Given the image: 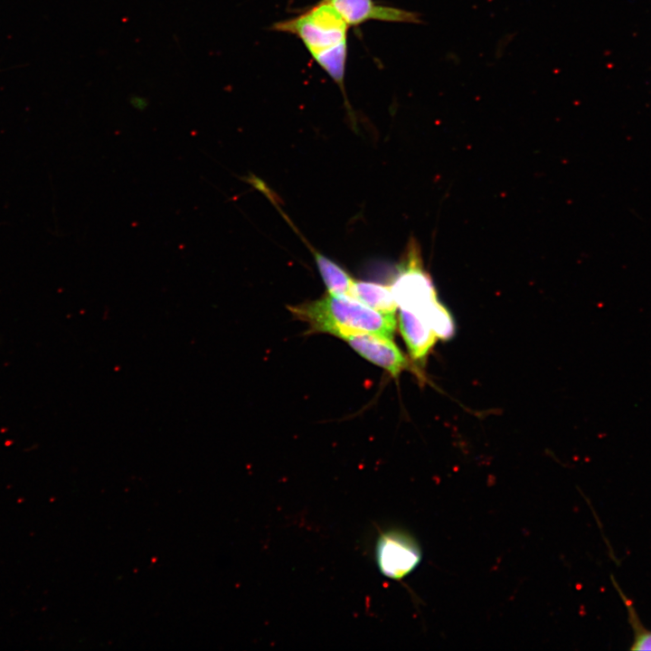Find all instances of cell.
<instances>
[{
    "label": "cell",
    "mask_w": 651,
    "mask_h": 651,
    "mask_svg": "<svg viewBox=\"0 0 651 651\" xmlns=\"http://www.w3.org/2000/svg\"><path fill=\"white\" fill-rule=\"evenodd\" d=\"M349 25L330 0H321L301 14L278 22L272 29L298 37L316 62L344 89Z\"/></svg>",
    "instance_id": "6da1fadb"
},
{
    "label": "cell",
    "mask_w": 651,
    "mask_h": 651,
    "mask_svg": "<svg viewBox=\"0 0 651 651\" xmlns=\"http://www.w3.org/2000/svg\"><path fill=\"white\" fill-rule=\"evenodd\" d=\"M289 310L313 331L338 337L345 333L366 332L391 338L396 328L394 314L373 309L348 295L328 293Z\"/></svg>",
    "instance_id": "7a4b0ae2"
},
{
    "label": "cell",
    "mask_w": 651,
    "mask_h": 651,
    "mask_svg": "<svg viewBox=\"0 0 651 651\" xmlns=\"http://www.w3.org/2000/svg\"><path fill=\"white\" fill-rule=\"evenodd\" d=\"M391 288L398 307L418 314L438 299L432 280L423 268L420 247L414 240L406 248Z\"/></svg>",
    "instance_id": "3957f363"
},
{
    "label": "cell",
    "mask_w": 651,
    "mask_h": 651,
    "mask_svg": "<svg viewBox=\"0 0 651 651\" xmlns=\"http://www.w3.org/2000/svg\"><path fill=\"white\" fill-rule=\"evenodd\" d=\"M421 556L419 542L404 530L388 529L376 540V565L390 580H401L407 577L420 565Z\"/></svg>",
    "instance_id": "277c9868"
},
{
    "label": "cell",
    "mask_w": 651,
    "mask_h": 651,
    "mask_svg": "<svg viewBox=\"0 0 651 651\" xmlns=\"http://www.w3.org/2000/svg\"><path fill=\"white\" fill-rule=\"evenodd\" d=\"M339 337L361 356L392 376L399 375L408 365L403 354L390 337L366 332L345 333Z\"/></svg>",
    "instance_id": "5b68a950"
},
{
    "label": "cell",
    "mask_w": 651,
    "mask_h": 651,
    "mask_svg": "<svg viewBox=\"0 0 651 651\" xmlns=\"http://www.w3.org/2000/svg\"><path fill=\"white\" fill-rule=\"evenodd\" d=\"M343 19L350 25L374 20L391 23H420L418 14L380 5L373 0H330Z\"/></svg>",
    "instance_id": "8992f818"
},
{
    "label": "cell",
    "mask_w": 651,
    "mask_h": 651,
    "mask_svg": "<svg viewBox=\"0 0 651 651\" xmlns=\"http://www.w3.org/2000/svg\"><path fill=\"white\" fill-rule=\"evenodd\" d=\"M399 327L410 356L415 361H424L437 337L418 313L400 308Z\"/></svg>",
    "instance_id": "52a82bcc"
},
{
    "label": "cell",
    "mask_w": 651,
    "mask_h": 651,
    "mask_svg": "<svg viewBox=\"0 0 651 651\" xmlns=\"http://www.w3.org/2000/svg\"><path fill=\"white\" fill-rule=\"evenodd\" d=\"M349 296L382 313L394 314L398 307L391 286L354 280Z\"/></svg>",
    "instance_id": "ba28073f"
},
{
    "label": "cell",
    "mask_w": 651,
    "mask_h": 651,
    "mask_svg": "<svg viewBox=\"0 0 651 651\" xmlns=\"http://www.w3.org/2000/svg\"><path fill=\"white\" fill-rule=\"evenodd\" d=\"M319 273L328 290L335 295H348L353 285V278L339 265L310 248Z\"/></svg>",
    "instance_id": "9c48e42d"
},
{
    "label": "cell",
    "mask_w": 651,
    "mask_h": 651,
    "mask_svg": "<svg viewBox=\"0 0 651 651\" xmlns=\"http://www.w3.org/2000/svg\"><path fill=\"white\" fill-rule=\"evenodd\" d=\"M428 323L437 338L448 340L455 335L456 326L449 311L438 299L420 314Z\"/></svg>",
    "instance_id": "30bf717a"
},
{
    "label": "cell",
    "mask_w": 651,
    "mask_h": 651,
    "mask_svg": "<svg viewBox=\"0 0 651 651\" xmlns=\"http://www.w3.org/2000/svg\"><path fill=\"white\" fill-rule=\"evenodd\" d=\"M618 592L627 606L629 623L634 630V641L630 649L651 650V631L643 627L631 601L620 591V590H618Z\"/></svg>",
    "instance_id": "8fae6325"
},
{
    "label": "cell",
    "mask_w": 651,
    "mask_h": 651,
    "mask_svg": "<svg viewBox=\"0 0 651 651\" xmlns=\"http://www.w3.org/2000/svg\"><path fill=\"white\" fill-rule=\"evenodd\" d=\"M129 103L134 108L140 111L145 110L148 106L147 99L141 95H132Z\"/></svg>",
    "instance_id": "7c38bea8"
}]
</instances>
